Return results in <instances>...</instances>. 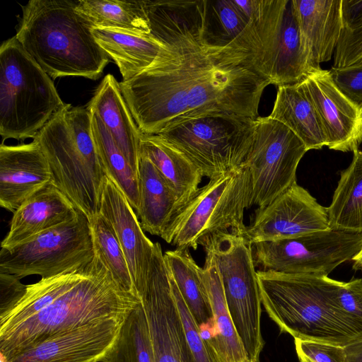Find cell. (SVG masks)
Segmentation results:
<instances>
[{
    "label": "cell",
    "mask_w": 362,
    "mask_h": 362,
    "mask_svg": "<svg viewBox=\"0 0 362 362\" xmlns=\"http://www.w3.org/2000/svg\"><path fill=\"white\" fill-rule=\"evenodd\" d=\"M170 276L173 280L186 305L206 340L214 332V315L209 296L201 274V267L189 250L175 248L164 254Z\"/></svg>",
    "instance_id": "25"
},
{
    "label": "cell",
    "mask_w": 362,
    "mask_h": 362,
    "mask_svg": "<svg viewBox=\"0 0 362 362\" xmlns=\"http://www.w3.org/2000/svg\"><path fill=\"white\" fill-rule=\"evenodd\" d=\"M214 259L226 305L250 362H259L264 341L260 318L262 300L251 244L244 235L224 232L204 240Z\"/></svg>",
    "instance_id": "9"
},
{
    "label": "cell",
    "mask_w": 362,
    "mask_h": 362,
    "mask_svg": "<svg viewBox=\"0 0 362 362\" xmlns=\"http://www.w3.org/2000/svg\"><path fill=\"white\" fill-rule=\"evenodd\" d=\"M337 87L349 100L362 108V63L329 70Z\"/></svg>",
    "instance_id": "39"
},
{
    "label": "cell",
    "mask_w": 362,
    "mask_h": 362,
    "mask_svg": "<svg viewBox=\"0 0 362 362\" xmlns=\"http://www.w3.org/2000/svg\"><path fill=\"white\" fill-rule=\"evenodd\" d=\"M52 78L24 49L15 36L0 47V135L34 139L65 106Z\"/></svg>",
    "instance_id": "6"
},
{
    "label": "cell",
    "mask_w": 362,
    "mask_h": 362,
    "mask_svg": "<svg viewBox=\"0 0 362 362\" xmlns=\"http://www.w3.org/2000/svg\"><path fill=\"white\" fill-rule=\"evenodd\" d=\"M101 362H155L151 332L142 303L125 318L112 347Z\"/></svg>",
    "instance_id": "33"
},
{
    "label": "cell",
    "mask_w": 362,
    "mask_h": 362,
    "mask_svg": "<svg viewBox=\"0 0 362 362\" xmlns=\"http://www.w3.org/2000/svg\"><path fill=\"white\" fill-rule=\"evenodd\" d=\"M90 260L74 271L28 285L24 296L9 311L0 315V331L23 322L50 305L81 279Z\"/></svg>",
    "instance_id": "30"
},
{
    "label": "cell",
    "mask_w": 362,
    "mask_h": 362,
    "mask_svg": "<svg viewBox=\"0 0 362 362\" xmlns=\"http://www.w3.org/2000/svg\"><path fill=\"white\" fill-rule=\"evenodd\" d=\"M139 295L148 319L155 362H184L180 313L159 243H155L149 270Z\"/></svg>",
    "instance_id": "15"
},
{
    "label": "cell",
    "mask_w": 362,
    "mask_h": 362,
    "mask_svg": "<svg viewBox=\"0 0 362 362\" xmlns=\"http://www.w3.org/2000/svg\"><path fill=\"white\" fill-rule=\"evenodd\" d=\"M236 45L249 53L255 69L277 86L300 82L319 69L302 38L293 0H255Z\"/></svg>",
    "instance_id": "7"
},
{
    "label": "cell",
    "mask_w": 362,
    "mask_h": 362,
    "mask_svg": "<svg viewBox=\"0 0 362 362\" xmlns=\"http://www.w3.org/2000/svg\"><path fill=\"white\" fill-rule=\"evenodd\" d=\"M169 278L181 321L180 341L184 362H221L216 352L203 337L170 275Z\"/></svg>",
    "instance_id": "36"
},
{
    "label": "cell",
    "mask_w": 362,
    "mask_h": 362,
    "mask_svg": "<svg viewBox=\"0 0 362 362\" xmlns=\"http://www.w3.org/2000/svg\"><path fill=\"white\" fill-rule=\"evenodd\" d=\"M125 318L107 319L54 335L7 362H101Z\"/></svg>",
    "instance_id": "17"
},
{
    "label": "cell",
    "mask_w": 362,
    "mask_h": 362,
    "mask_svg": "<svg viewBox=\"0 0 362 362\" xmlns=\"http://www.w3.org/2000/svg\"><path fill=\"white\" fill-rule=\"evenodd\" d=\"M95 252L88 218H77L49 228L11 249L0 251V272L21 279H41L74 271L93 258Z\"/></svg>",
    "instance_id": "11"
},
{
    "label": "cell",
    "mask_w": 362,
    "mask_h": 362,
    "mask_svg": "<svg viewBox=\"0 0 362 362\" xmlns=\"http://www.w3.org/2000/svg\"><path fill=\"white\" fill-rule=\"evenodd\" d=\"M257 276L262 304L281 332L343 346L362 337V324L338 303L343 281L328 276L259 270Z\"/></svg>",
    "instance_id": "3"
},
{
    "label": "cell",
    "mask_w": 362,
    "mask_h": 362,
    "mask_svg": "<svg viewBox=\"0 0 362 362\" xmlns=\"http://www.w3.org/2000/svg\"><path fill=\"white\" fill-rule=\"evenodd\" d=\"M90 115L94 142L106 175L120 189L136 213L139 204L137 172L101 121L95 115Z\"/></svg>",
    "instance_id": "32"
},
{
    "label": "cell",
    "mask_w": 362,
    "mask_h": 362,
    "mask_svg": "<svg viewBox=\"0 0 362 362\" xmlns=\"http://www.w3.org/2000/svg\"><path fill=\"white\" fill-rule=\"evenodd\" d=\"M88 219L95 254L119 285L138 295L124 253L112 226L100 213Z\"/></svg>",
    "instance_id": "34"
},
{
    "label": "cell",
    "mask_w": 362,
    "mask_h": 362,
    "mask_svg": "<svg viewBox=\"0 0 362 362\" xmlns=\"http://www.w3.org/2000/svg\"><path fill=\"white\" fill-rule=\"evenodd\" d=\"M362 63V26L344 29L341 33L334 54V68H343Z\"/></svg>",
    "instance_id": "38"
},
{
    "label": "cell",
    "mask_w": 362,
    "mask_h": 362,
    "mask_svg": "<svg viewBox=\"0 0 362 362\" xmlns=\"http://www.w3.org/2000/svg\"><path fill=\"white\" fill-rule=\"evenodd\" d=\"M99 213L115 232L139 295L146 281L155 243L146 236L127 199L107 175L103 183Z\"/></svg>",
    "instance_id": "18"
},
{
    "label": "cell",
    "mask_w": 362,
    "mask_h": 362,
    "mask_svg": "<svg viewBox=\"0 0 362 362\" xmlns=\"http://www.w3.org/2000/svg\"><path fill=\"white\" fill-rule=\"evenodd\" d=\"M151 33L163 49L156 62L119 82L139 130L156 135L182 121L218 113L259 117L270 83L247 52L204 34L205 0L144 1Z\"/></svg>",
    "instance_id": "1"
},
{
    "label": "cell",
    "mask_w": 362,
    "mask_h": 362,
    "mask_svg": "<svg viewBox=\"0 0 362 362\" xmlns=\"http://www.w3.org/2000/svg\"><path fill=\"white\" fill-rule=\"evenodd\" d=\"M341 16L344 29L362 26V0H342Z\"/></svg>",
    "instance_id": "42"
},
{
    "label": "cell",
    "mask_w": 362,
    "mask_h": 362,
    "mask_svg": "<svg viewBox=\"0 0 362 362\" xmlns=\"http://www.w3.org/2000/svg\"><path fill=\"white\" fill-rule=\"evenodd\" d=\"M300 83L315 108L326 146L341 152L358 150L362 143V108L337 87L329 70H313Z\"/></svg>",
    "instance_id": "16"
},
{
    "label": "cell",
    "mask_w": 362,
    "mask_h": 362,
    "mask_svg": "<svg viewBox=\"0 0 362 362\" xmlns=\"http://www.w3.org/2000/svg\"><path fill=\"white\" fill-rule=\"evenodd\" d=\"M141 303L119 285L95 254L81 279L50 305L0 331V358L5 362L51 337L90 323L127 317Z\"/></svg>",
    "instance_id": "4"
},
{
    "label": "cell",
    "mask_w": 362,
    "mask_h": 362,
    "mask_svg": "<svg viewBox=\"0 0 362 362\" xmlns=\"http://www.w3.org/2000/svg\"><path fill=\"white\" fill-rule=\"evenodd\" d=\"M86 108L112 135L134 171L137 172L142 133L123 97L119 83L107 74L95 89Z\"/></svg>",
    "instance_id": "21"
},
{
    "label": "cell",
    "mask_w": 362,
    "mask_h": 362,
    "mask_svg": "<svg viewBox=\"0 0 362 362\" xmlns=\"http://www.w3.org/2000/svg\"><path fill=\"white\" fill-rule=\"evenodd\" d=\"M77 4L78 0H31L22 7L15 37L52 80H96L110 62L93 35L95 24Z\"/></svg>",
    "instance_id": "2"
},
{
    "label": "cell",
    "mask_w": 362,
    "mask_h": 362,
    "mask_svg": "<svg viewBox=\"0 0 362 362\" xmlns=\"http://www.w3.org/2000/svg\"><path fill=\"white\" fill-rule=\"evenodd\" d=\"M256 268L263 272L328 276L362 248V233L330 228L295 238L251 245Z\"/></svg>",
    "instance_id": "12"
},
{
    "label": "cell",
    "mask_w": 362,
    "mask_h": 362,
    "mask_svg": "<svg viewBox=\"0 0 362 362\" xmlns=\"http://www.w3.org/2000/svg\"><path fill=\"white\" fill-rule=\"evenodd\" d=\"M248 22L234 0H205L204 34L212 42L236 45Z\"/></svg>",
    "instance_id": "35"
},
{
    "label": "cell",
    "mask_w": 362,
    "mask_h": 362,
    "mask_svg": "<svg viewBox=\"0 0 362 362\" xmlns=\"http://www.w3.org/2000/svg\"><path fill=\"white\" fill-rule=\"evenodd\" d=\"M337 301L343 311L362 324V279L343 282L337 292Z\"/></svg>",
    "instance_id": "40"
},
{
    "label": "cell",
    "mask_w": 362,
    "mask_h": 362,
    "mask_svg": "<svg viewBox=\"0 0 362 362\" xmlns=\"http://www.w3.org/2000/svg\"><path fill=\"white\" fill-rule=\"evenodd\" d=\"M19 279L13 274L0 272V315L13 308L25 294L28 285Z\"/></svg>",
    "instance_id": "41"
},
{
    "label": "cell",
    "mask_w": 362,
    "mask_h": 362,
    "mask_svg": "<svg viewBox=\"0 0 362 362\" xmlns=\"http://www.w3.org/2000/svg\"><path fill=\"white\" fill-rule=\"evenodd\" d=\"M269 116L289 128L303 142L308 151L326 146L318 115L300 82L278 86Z\"/></svg>",
    "instance_id": "27"
},
{
    "label": "cell",
    "mask_w": 362,
    "mask_h": 362,
    "mask_svg": "<svg viewBox=\"0 0 362 362\" xmlns=\"http://www.w3.org/2000/svg\"><path fill=\"white\" fill-rule=\"evenodd\" d=\"M330 228L327 208L296 182L269 205L257 209L244 235L252 245Z\"/></svg>",
    "instance_id": "14"
},
{
    "label": "cell",
    "mask_w": 362,
    "mask_h": 362,
    "mask_svg": "<svg viewBox=\"0 0 362 362\" xmlns=\"http://www.w3.org/2000/svg\"><path fill=\"white\" fill-rule=\"evenodd\" d=\"M353 153L350 165L341 172L327 210L331 228L362 233V151Z\"/></svg>",
    "instance_id": "29"
},
{
    "label": "cell",
    "mask_w": 362,
    "mask_h": 362,
    "mask_svg": "<svg viewBox=\"0 0 362 362\" xmlns=\"http://www.w3.org/2000/svg\"><path fill=\"white\" fill-rule=\"evenodd\" d=\"M140 156L156 166L173 189L177 199V211L199 189L203 177L201 172L182 153L158 135L142 134Z\"/></svg>",
    "instance_id": "26"
},
{
    "label": "cell",
    "mask_w": 362,
    "mask_h": 362,
    "mask_svg": "<svg viewBox=\"0 0 362 362\" xmlns=\"http://www.w3.org/2000/svg\"><path fill=\"white\" fill-rule=\"evenodd\" d=\"M345 362H362V337L344 346Z\"/></svg>",
    "instance_id": "43"
},
{
    "label": "cell",
    "mask_w": 362,
    "mask_h": 362,
    "mask_svg": "<svg viewBox=\"0 0 362 362\" xmlns=\"http://www.w3.org/2000/svg\"><path fill=\"white\" fill-rule=\"evenodd\" d=\"M351 261L353 262V264H352L353 269L355 271H361L362 272V248L353 257Z\"/></svg>",
    "instance_id": "44"
},
{
    "label": "cell",
    "mask_w": 362,
    "mask_h": 362,
    "mask_svg": "<svg viewBox=\"0 0 362 362\" xmlns=\"http://www.w3.org/2000/svg\"><path fill=\"white\" fill-rule=\"evenodd\" d=\"M92 33L100 48L117 64L124 81L153 65L164 47L151 33L136 34L98 26Z\"/></svg>",
    "instance_id": "23"
},
{
    "label": "cell",
    "mask_w": 362,
    "mask_h": 362,
    "mask_svg": "<svg viewBox=\"0 0 362 362\" xmlns=\"http://www.w3.org/2000/svg\"><path fill=\"white\" fill-rule=\"evenodd\" d=\"M205 255L201 274L214 320L213 337L206 341L221 362H250L230 315L214 259L209 252Z\"/></svg>",
    "instance_id": "28"
},
{
    "label": "cell",
    "mask_w": 362,
    "mask_h": 362,
    "mask_svg": "<svg viewBox=\"0 0 362 362\" xmlns=\"http://www.w3.org/2000/svg\"><path fill=\"white\" fill-rule=\"evenodd\" d=\"M79 213L71 201L49 182L13 213L1 247H14L49 228L77 218Z\"/></svg>",
    "instance_id": "20"
},
{
    "label": "cell",
    "mask_w": 362,
    "mask_h": 362,
    "mask_svg": "<svg viewBox=\"0 0 362 362\" xmlns=\"http://www.w3.org/2000/svg\"><path fill=\"white\" fill-rule=\"evenodd\" d=\"M294 343L300 362H345L343 346L299 339Z\"/></svg>",
    "instance_id": "37"
},
{
    "label": "cell",
    "mask_w": 362,
    "mask_h": 362,
    "mask_svg": "<svg viewBox=\"0 0 362 362\" xmlns=\"http://www.w3.org/2000/svg\"><path fill=\"white\" fill-rule=\"evenodd\" d=\"M47 160L35 140L0 146V206L13 214L32 194L51 182Z\"/></svg>",
    "instance_id": "19"
},
{
    "label": "cell",
    "mask_w": 362,
    "mask_h": 362,
    "mask_svg": "<svg viewBox=\"0 0 362 362\" xmlns=\"http://www.w3.org/2000/svg\"><path fill=\"white\" fill-rule=\"evenodd\" d=\"M303 42L315 66L332 59L344 25L342 0H293Z\"/></svg>",
    "instance_id": "22"
},
{
    "label": "cell",
    "mask_w": 362,
    "mask_h": 362,
    "mask_svg": "<svg viewBox=\"0 0 362 362\" xmlns=\"http://www.w3.org/2000/svg\"><path fill=\"white\" fill-rule=\"evenodd\" d=\"M137 174L139 204L136 214L144 231L161 237L177 211V196L144 156H139Z\"/></svg>",
    "instance_id": "24"
},
{
    "label": "cell",
    "mask_w": 362,
    "mask_h": 362,
    "mask_svg": "<svg viewBox=\"0 0 362 362\" xmlns=\"http://www.w3.org/2000/svg\"><path fill=\"white\" fill-rule=\"evenodd\" d=\"M53 182L88 218L99 213L106 173L94 142L86 107L66 104L35 136Z\"/></svg>",
    "instance_id": "5"
},
{
    "label": "cell",
    "mask_w": 362,
    "mask_h": 362,
    "mask_svg": "<svg viewBox=\"0 0 362 362\" xmlns=\"http://www.w3.org/2000/svg\"><path fill=\"white\" fill-rule=\"evenodd\" d=\"M303 142L269 116L258 117L244 164L251 177L250 206L263 209L296 182L298 165L307 152Z\"/></svg>",
    "instance_id": "13"
},
{
    "label": "cell",
    "mask_w": 362,
    "mask_h": 362,
    "mask_svg": "<svg viewBox=\"0 0 362 362\" xmlns=\"http://www.w3.org/2000/svg\"><path fill=\"white\" fill-rule=\"evenodd\" d=\"M255 119L218 113L182 121L158 134L211 179L240 166L249 151Z\"/></svg>",
    "instance_id": "10"
},
{
    "label": "cell",
    "mask_w": 362,
    "mask_h": 362,
    "mask_svg": "<svg viewBox=\"0 0 362 362\" xmlns=\"http://www.w3.org/2000/svg\"><path fill=\"white\" fill-rule=\"evenodd\" d=\"M77 8L95 26L151 34L144 1L78 0Z\"/></svg>",
    "instance_id": "31"
},
{
    "label": "cell",
    "mask_w": 362,
    "mask_h": 362,
    "mask_svg": "<svg viewBox=\"0 0 362 362\" xmlns=\"http://www.w3.org/2000/svg\"><path fill=\"white\" fill-rule=\"evenodd\" d=\"M251 177L240 166L209 179L173 216L160 237L177 249L197 250L214 235H244L245 210L250 206Z\"/></svg>",
    "instance_id": "8"
}]
</instances>
